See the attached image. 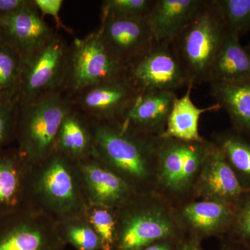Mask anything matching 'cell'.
Instances as JSON below:
<instances>
[{
  "instance_id": "cell-1",
  "label": "cell",
  "mask_w": 250,
  "mask_h": 250,
  "mask_svg": "<svg viewBox=\"0 0 250 250\" xmlns=\"http://www.w3.org/2000/svg\"><path fill=\"white\" fill-rule=\"evenodd\" d=\"M88 121L93 136V155L138 193L154 192L160 136L131 132L116 120Z\"/></svg>"
},
{
  "instance_id": "cell-2",
  "label": "cell",
  "mask_w": 250,
  "mask_h": 250,
  "mask_svg": "<svg viewBox=\"0 0 250 250\" xmlns=\"http://www.w3.org/2000/svg\"><path fill=\"white\" fill-rule=\"evenodd\" d=\"M89 203L77 161L55 151L31 166L29 209L60 223L84 215Z\"/></svg>"
},
{
  "instance_id": "cell-3",
  "label": "cell",
  "mask_w": 250,
  "mask_h": 250,
  "mask_svg": "<svg viewBox=\"0 0 250 250\" xmlns=\"http://www.w3.org/2000/svg\"><path fill=\"white\" fill-rule=\"evenodd\" d=\"M116 217L113 250H141L156 241L185 235L174 206L155 192L137 194L117 208Z\"/></svg>"
},
{
  "instance_id": "cell-4",
  "label": "cell",
  "mask_w": 250,
  "mask_h": 250,
  "mask_svg": "<svg viewBox=\"0 0 250 250\" xmlns=\"http://www.w3.org/2000/svg\"><path fill=\"white\" fill-rule=\"evenodd\" d=\"M72 108L71 95L65 90L18 103L15 141L29 164L40 162L55 152L62 120Z\"/></svg>"
},
{
  "instance_id": "cell-5",
  "label": "cell",
  "mask_w": 250,
  "mask_h": 250,
  "mask_svg": "<svg viewBox=\"0 0 250 250\" xmlns=\"http://www.w3.org/2000/svg\"><path fill=\"white\" fill-rule=\"evenodd\" d=\"M211 141L159 137L154 192L175 206L193 199L194 188Z\"/></svg>"
},
{
  "instance_id": "cell-6",
  "label": "cell",
  "mask_w": 250,
  "mask_h": 250,
  "mask_svg": "<svg viewBox=\"0 0 250 250\" xmlns=\"http://www.w3.org/2000/svg\"><path fill=\"white\" fill-rule=\"evenodd\" d=\"M228 29L213 0H208L172 42L189 85L207 83L208 73Z\"/></svg>"
},
{
  "instance_id": "cell-7",
  "label": "cell",
  "mask_w": 250,
  "mask_h": 250,
  "mask_svg": "<svg viewBox=\"0 0 250 250\" xmlns=\"http://www.w3.org/2000/svg\"><path fill=\"white\" fill-rule=\"evenodd\" d=\"M126 67L112 57L98 29L68 47L64 90L70 95L125 75Z\"/></svg>"
},
{
  "instance_id": "cell-8",
  "label": "cell",
  "mask_w": 250,
  "mask_h": 250,
  "mask_svg": "<svg viewBox=\"0 0 250 250\" xmlns=\"http://www.w3.org/2000/svg\"><path fill=\"white\" fill-rule=\"evenodd\" d=\"M67 53L68 46L56 31L42 47L23 57L18 103H29L47 94L64 90Z\"/></svg>"
},
{
  "instance_id": "cell-9",
  "label": "cell",
  "mask_w": 250,
  "mask_h": 250,
  "mask_svg": "<svg viewBox=\"0 0 250 250\" xmlns=\"http://www.w3.org/2000/svg\"><path fill=\"white\" fill-rule=\"evenodd\" d=\"M125 77L139 92L172 91L189 85L171 43H159L126 67Z\"/></svg>"
},
{
  "instance_id": "cell-10",
  "label": "cell",
  "mask_w": 250,
  "mask_h": 250,
  "mask_svg": "<svg viewBox=\"0 0 250 250\" xmlns=\"http://www.w3.org/2000/svg\"><path fill=\"white\" fill-rule=\"evenodd\" d=\"M57 223L45 214L23 209L0 218V250H64Z\"/></svg>"
},
{
  "instance_id": "cell-11",
  "label": "cell",
  "mask_w": 250,
  "mask_h": 250,
  "mask_svg": "<svg viewBox=\"0 0 250 250\" xmlns=\"http://www.w3.org/2000/svg\"><path fill=\"white\" fill-rule=\"evenodd\" d=\"M139 93L125 75L88 87L71 97L73 108L88 119L118 121Z\"/></svg>"
},
{
  "instance_id": "cell-12",
  "label": "cell",
  "mask_w": 250,
  "mask_h": 250,
  "mask_svg": "<svg viewBox=\"0 0 250 250\" xmlns=\"http://www.w3.org/2000/svg\"><path fill=\"white\" fill-rule=\"evenodd\" d=\"M98 29L112 57L125 67L155 42L146 18H103Z\"/></svg>"
},
{
  "instance_id": "cell-13",
  "label": "cell",
  "mask_w": 250,
  "mask_h": 250,
  "mask_svg": "<svg viewBox=\"0 0 250 250\" xmlns=\"http://www.w3.org/2000/svg\"><path fill=\"white\" fill-rule=\"evenodd\" d=\"M174 214L184 234L200 241L208 238L223 239L232 226L235 207L190 200L174 206Z\"/></svg>"
},
{
  "instance_id": "cell-14",
  "label": "cell",
  "mask_w": 250,
  "mask_h": 250,
  "mask_svg": "<svg viewBox=\"0 0 250 250\" xmlns=\"http://www.w3.org/2000/svg\"><path fill=\"white\" fill-rule=\"evenodd\" d=\"M194 188L192 200L236 207L247 190L241 187L221 149L213 141Z\"/></svg>"
},
{
  "instance_id": "cell-15",
  "label": "cell",
  "mask_w": 250,
  "mask_h": 250,
  "mask_svg": "<svg viewBox=\"0 0 250 250\" xmlns=\"http://www.w3.org/2000/svg\"><path fill=\"white\" fill-rule=\"evenodd\" d=\"M78 164L90 203L117 209L139 194L95 156Z\"/></svg>"
},
{
  "instance_id": "cell-16",
  "label": "cell",
  "mask_w": 250,
  "mask_h": 250,
  "mask_svg": "<svg viewBox=\"0 0 250 250\" xmlns=\"http://www.w3.org/2000/svg\"><path fill=\"white\" fill-rule=\"evenodd\" d=\"M177 98L172 91L140 92L134 103L117 121L131 132L159 137L165 131Z\"/></svg>"
},
{
  "instance_id": "cell-17",
  "label": "cell",
  "mask_w": 250,
  "mask_h": 250,
  "mask_svg": "<svg viewBox=\"0 0 250 250\" xmlns=\"http://www.w3.org/2000/svg\"><path fill=\"white\" fill-rule=\"evenodd\" d=\"M55 33L34 2L16 14L0 17V41L17 50L22 57L40 48Z\"/></svg>"
},
{
  "instance_id": "cell-18",
  "label": "cell",
  "mask_w": 250,
  "mask_h": 250,
  "mask_svg": "<svg viewBox=\"0 0 250 250\" xmlns=\"http://www.w3.org/2000/svg\"><path fill=\"white\" fill-rule=\"evenodd\" d=\"M31 166L17 147L0 150V218L29 209Z\"/></svg>"
},
{
  "instance_id": "cell-19",
  "label": "cell",
  "mask_w": 250,
  "mask_h": 250,
  "mask_svg": "<svg viewBox=\"0 0 250 250\" xmlns=\"http://www.w3.org/2000/svg\"><path fill=\"white\" fill-rule=\"evenodd\" d=\"M208 0H155L146 19L155 42L172 43Z\"/></svg>"
},
{
  "instance_id": "cell-20",
  "label": "cell",
  "mask_w": 250,
  "mask_h": 250,
  "mask_svg": "<svg viewBox=\"0 0 250 250\" xmlns=\"http://www.w3.org/2000/svg\"><path fill=\"white\" fill-rule=\"evenodd\" d=\"M240 36L228 31L210 67L207 83H235L250 79V54L241 45Z\"/></svg>"
},
{
  "instance_id": "cell-21",
  "label": "cell",
  "mask_w": 250,
  "mask_h": 250,
  "mask_svg": "<svg viewBox=\"0 0 250 250\" xmlns=\"http://www.w3.org/2000/svg\"><path fill=\"white\" fill-rule=\"evenodd\" d=\"M192 85H189L183 96L174 100L165 131L161 137L193 142L205 139L202 137L199 131L200 117L203 113L217 111L221 109V107L218 103L205 108L197 107L192 101Z\"/></svg>"
},
{
  "instance_id": "cell-22",
  "label": "cell",
  "mask_w": 250,
  "mask_h": 250,
  "mask_svg": "<svg viewBox=\"0 0 250 250\" xmlns=\"http://www.w3.org/2000/svg\"><path fill=\"white\" fill-rule=\"evenodd\" d=\"M210 93L228 113L233 130L250 139V79L235 83H211Z\"/></svg>"
},
{
  "instance_id": "cell-23",
  "label": "cell",
  "mask_w": 250,
  "mask_h": 250,
  "mask_svg": "<svg viewBox=\"0 0 250 250\" xmlns=\"http://www.w3.org/2000/svg\"><path fill=\"white\" fill-rule=\"evenodd\" d=\"M56 151L77 162L93 155V136L89 121L74 108L62 120Z\"/></svg>"
},
{
  "instance_id": "cell-24",
  "label": "cell",
  "mask_w": 250,
  "mask_h": 250,
  "mask_svg": "<svg viewBox=\"0 0 250 250\" xmlns=\"http://www.w3.org/2000/svg\"><path fill=\"white\" fill-rule=\"evenodd\" d=\"M211 141L221 149L241 187L250 190V139L230 129L215 133Z\"/></svg>"
},
{
  "instance_id": "cell-25",
  "label": "cell",
  "mask_w": 250,
  "mask_h": 250,
  "mask_svg": "<svg viewBox=\"0 0 250 250\" xmlns=\"http://www.w3.org/2000/svg\"><path fill=\"white\" fill-rule=\"evenodd\" d=\"M59 236L76 250H103L101 240L85 215L57 223Z\"/></svg>"
},
{
  "instance_id": "cell-26",
  "label": "cell",
  "mask_w": 250,
  "mask_h": 250,
  "mask_svg": "<svg viewBox=\"0 0 250 250\" xmlns=\"http://www.w3.org/2000/svg\"><path fill=\"white\" fill-rule=\"evenodd\" d=\"M22 65V56L0 41V100L18 96Z\"/></svg>"
},
{
  "instance_id": "cell-27",
  "label": "cell",
  "mask_w": 250,
  "mask_h": 250,
  "mask_svg": "<svg viewBox=\"0 0 250 250\" xmlns=\"http://www.w3.org/2000/svg\"><path fill=\"white\" fill-rule=\"evenodd\" d=\"M84 215L101 240L103 250H113L116 236V209L89 203Z\"/></svg>"
},
{
  "instance_id": "cell-28",
  "label": "cell",
  "mask_w": 250,
  "mask_h": 250,
  "mask_svg": "<svg viewBox=\"0 0 250 250\" xmlns=\"http://www.w3.org/2000/svg\"><path fill=\"white\" fill-rule=\"evenodd\" d=\"M229 32L241 36L250 30V0H213Z\"/></svg>"
},
{
  "instance_id": "cell-29",
  "label": "cell",
  "mask_w": 250,
  "mask_h": 250,
  "mask_svg": "<svg viewBox=\"0 0 250 250\" xmlns=\"http://www.w3.org/2000/svg\"><path fill=\"white\" fill-rule=\"evenodd\" d=\"M155 0H104L102 1L101 18H146Z\"/></svg>"
},
{
  "instance_id": "cell-30",
  "label": "cell",
  "mask_w": 250,
  "mask_h": 250,
  "mask_svg": "<svg viewBox=\"0 0 250 250\" xmlns=\"http://www.w3.org/2000/svg\"><path fill=\"white\" fill-rule=\"evenodd\" d=\"M226 237L250 250V191L236 204L232 226Z\"/></svg>"
},
{
  "instance_id": "cell-31",
  "label": "cell",
  "mask_w": 250,
  "mask_h": 250,
  "mask_svg": "<svg viewBox=\"0 0 250 250\" xmlns=\"http://www.w3.org/2000/svg\"><path fill=\"white\" fill-rule=\"evenodd\" d=\"M18 96L0 100V150L15 140Z\"/></svg>"
},
{
  "instance_id": "cell-32",
  "label": "cell",
  "mask_w": 250,
  "mask_h": 250,
  "mask_svg": "<svg viewBox=\"0 0 250 250\" xmlns=\"http://www.w3.org/2000/svg\"><path fill=\"white\" fill-rule=\"evenodd\" d=\"M34 2L42 18L45 16H52L59 28L71 32L62 24L59 17V13L64 2L62 0H34Z\"/></svg>"
},
{
  "instance_id": "cell-33",
  "label": "cell",
  "mask_w": 250,
  "mask_h": 250,
  "mask_svg": "<svg viewBox=\"0 0 250 250\" xmlns=\"http://www.w3.org/2000/svg\"><path fill=\"white\" fill-rule=\"evenodd\" d=\"M33 3V0H0V17L16 14Z\"/></svg>"
},
{
  "instance_id": "cell-34",
  "label": "cell",
  "mask_w": 250,
  "mask_h": 250,
  "mask_svg": "<svg viewBox=\"0 0 250 250\" xmlns=\"http://www.w3.org/2000/svg\"><path fill=\"white\" fill-rule=\"evenodd\" d=\"M183 236L161 240L149 245L141 250H177L179 241Z\"/></svg>"
},
{
  "instance_id": "cell-35",
  "label": "cell",
  "mask_w": 250,
  "mask_h": 250,
  "mask_svg": "<svg viewBox=\"0 0 250 250\" xmlns=\"http://www.w3.org/2000/svg\"><path fill=\"white\" fill-rule=\"evenodd\" d=\"M202 243L200 240L185 234L181 238L177 250H205Z\"/></svg>"
},
{
  "instance_id": "cell-36",
  "label": "cell",
  "mask_w": 250,
  "mask_h": 250,
  "mask_svg": "<svg viewBox=\"0 0 250 250\" xmlns=\"http://www.w3.org/2000/svg\"><path fill=\"white\" fill-rule=\"evenodd\" d=\"M220 250H250L249 248L227 237L220 240Z\"/></svg>"
},
{
  "instance_id": "cell-37",
  "label": "cell",
  "mask_w": 250,
  "mask_h": 250,
  "mask_svg": "<svg viewBox=\"0 0 250 250\" xmlns=\"http://www.w3.org/2000/svg\"><path fill=\"white\" fill-rule=\"evenodd\" d=\"M246 49H247V51H248V52H249V54H250V42L249 44H248V45L246 46Z\"/></svg>"
}]
</instances>
